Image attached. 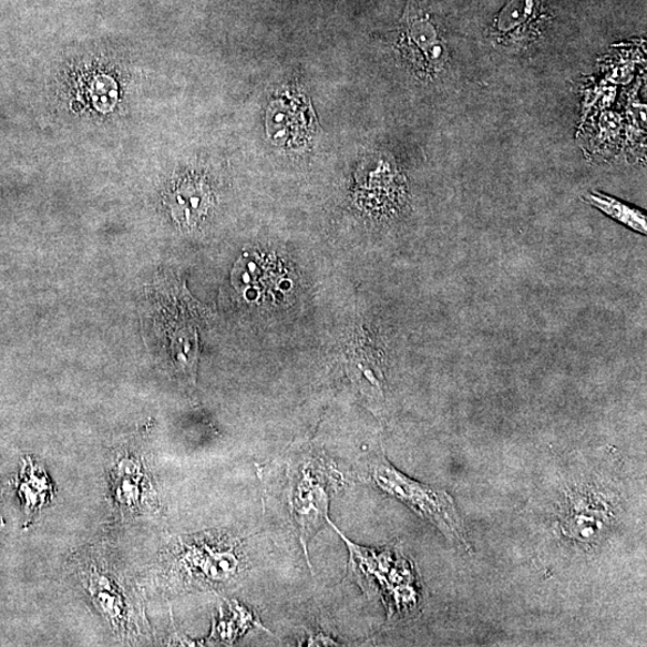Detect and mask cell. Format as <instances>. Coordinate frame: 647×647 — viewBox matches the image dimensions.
I'll return each instance as SVG.
<instances>
[{"label": "cell", "mask_w": 647, "mask_h": 647, "mask_svg": "<svg viewBox=\"0 0 647 647\" xmlns=\"http://www.w3.org/2000/svg\"><path fill=\"white\" fill-rule=\"evenodd\" d=\"M308 646H319V645H338L336 641L324 635H316L308 639Z\"/></svg>", "instance_id": "cell-8"}, {"label": "cell", "mask_w": 647, "mask_h": 647, "mask_svg": "<svg viewBox=\"0 0 647 647\" xmlns=\"http://www.w3.org/2000/svg\"><path fill=\"white\" fill-rule=\"evenodd\" d=\"M534 8L535 0H513L499 19L500 29L511 31V29L521 25L531 18Z\"/></svg>", "instance_id": "cell-6"}, {"label": "cell", "mask_w": 647, "mask_h": 647, "mask_svg": "<svg viewBox=\"0 0 647 647\" xmlns=\"http://www.w3.org/2000/svg\"><path fill=\"white\" fill-rule=\"evenodd\" d=\"M372 477L382 492L400 500L421 518L429 521L449 541L469 550L464 525L452 497L445 491L407 477L387 459L374 461Z\"/></svg>", "instance_id": "cell-1"}, {"label": "cell", "mask_w": 647, "mask_h": 647, "mask_svg": "<svg viewBox=\"0 0 647 647\" xmlns=\"http://www.w3.org/2000/svg\"><path fill=\"white\" fill-rule=\"evenodd\" d=\"M94 100L96 106L104 112L111 110L116 100V90L112 80L101 78L94 84Z\"/></svg>", "instance_id": "cell-7"}, {"label": "cell", "mask_w": 647, "mask_h": 647, "mask_svg": "<svg viewBox=\"0 0 647 647\" xmlns=\"http://www.w3.org/2000/svg\"><path fill=\"white\" fill-rule=\"evenodd\" d=\"M319 470L320 465L308 464L292 481L291 513L299 526L306 555L308 542L329 520L330 485L326 481L324 470L322 472Z\"/></svg>", "instance_id": "cell-2"}, {"label": "cell", "mask_w": 647, "mask_h": 647, "mask_svg": "<svg viewBox=\"0 0 647 647\" xmlns=\"http://www.w3.org/2000/svg\"><path fill=\"white\" fill-rule=\"evenodd\" d=\"M562 524L563 534L576 542L594 544L613 524V512L602 497L593 493L573 495Z\"/></svg>", "instance_id": "cell-3"}, {"label": "cell", "mask_w": 647, "mask_h": 647, "mask_svg": "<svg viewBox=\"0 0 647 647\" xmlns=\"http://www.w3.org/2000/svg\"><path fill=\"white\" fill-rule=\"evenodd\" d=\"M584 199L593 207L617 220V223L646 235V216L641 210L600 193L587 194Z\"/></svg>", "instance_id": "cell-5"}, {"label": "cell", "mask_w": 647, "mask_h": 647, "mask_svg": "<svg viewBox=\"0 0 647 647\" xmlns=\"http://www.w3.org/2000/svg\"><path fill=\"white\" fill-rule=\"evenodd\" d=\"M401 50L411 65L425 75L439 71L446 55L437 29L428 19L422 18L408 20L403 29Z\"/></svg>", "instance_id": "cell-4"}]
</instances>
